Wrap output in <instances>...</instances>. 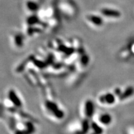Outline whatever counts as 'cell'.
<instances>
[{
    "instance_id": "13",
    "label": "cell",
    "mask_w": 134,
    "mask_h": 134,
    "mask_svg": "<svg viewBox=\"0 0 134 134\" xmlns=\"http://www.w3.org/2000/svg\"><path fill=\"white\" fill-rule=\"evenodd\" d=\"M24 124L27 129L26 131L23 132V133H31L35 131V127L31 122H26Z\"/></svg>"
},
{
    "instance_id": "21",
    "label": "cell",
    "mask_w": 134,
    "mask_h": 134,
    "mask_svg": "<svg viewBox=\"0 0 134 134\" xmlns=\"http://www.w3.org/2000/svg\"><path fill=\"white\" fill-rule=\"evenodd\" d=\"M9 120H10L9 126L11 129H12V130H14V129H16V120H15L14 117H10Z\"/></svg>"
},
{
    "instance_id": "10",
    "label": "cell",
    "mask_w": 134,
    "mask_h": 134,
    "mask_svg": "<svg viewBox=\"0 0 134 134\" xmlns=\"http://www.w3.org/2000/svg\"><path fill=\"white\" fill-rule=\"evenodd\" d=\"M58 49H59L60 51L66 53V55H67V56L71 55L72 53H74V52H75V49L73 48H68V47H66V46H63V45H60Z\"/></svg>"
},
{
    "instance_id": "5",
    "label": "cell",
    "mask_w": 134,
    "mask_h": 134,
    "mask_svg": "<svg viewBox=\"0 0 134 134\" xmlns=\"http://www.w3.org/2000/svg\"><path fill=\"white\" fill-rule=\"evenodd\" d=\"M99 100L101 103H108L112 104L115 102V96L113 94L108 93L100 96Z\"/></svg>"
},
{
    "instance_id": "2",
    "label": "cell",
    "mask_w": 134,
    "mask_h": 134,
    "mask_svg": "<svg viewBox=\"0 0 134 134\" xmlns=\"http://www.w3.org/2000/svg\"><path fill=\"white\" fill-rule=\"evenodd\" d=\"M8 97H9V100L12 102L15 106L17 107V108H21L22 103L21 100L19 99V98L17 96L16 93H15L14 90H10L9 93H8Z\"/></svg>"
},
{
    "instance_id": "16",
    "label": "cell",
    "mask_w": 134,
    "mask_h": 134,
    "mask_svg": "<svg viewBox=\"0 0 134 134\" xmlns=\"http://www.w3.org/2000/svg\"><path fill=\"white\" fill-rule=\"evenodd\" d=\"M14 42L15 43L18 47H21L23 46V38L20 35H16L14 37Z\"/></svg>"
},
{
    "instance_id": "11",
    "label": "cell",
    "mask_w": 134,
    "mask_h": 134,
    "mask_svg": "<svg viewBox=\"0 0 134 134\" xmlns=\"http://www.w3.org/2000/svg\"><path fill=\"white\" fill-rule=\"evenodd\" d=\"M27 7L31 11H37L38 9V5L37 3L32 1H29L27 2Z\"/></svg>"
},
{
    "instance_id": "17",
    "label": "cell",
    "mask_w": 134,
    "mask_h": 134,
    "mask_svg": "<svg viewBox=\"0 0 134 134\" xmlns=\"http://www.w3.org/2000/svg\"><path fill=\"white\" fill-rule=\"evenodd\" d=\"M90 129V124L87 119H85L82 122V131L83 133H86Z\"/></svg>"
},
{
    "instance_id": "4",
    "label": "cell",
    "mask_w": 134,
    "mask_h": 134,
    "mask_svg": "<svg viewBox=\"0 0 134 134\" xmlns=\"http://www.w3.org/2000/svg\"><path fill=\"white\" fill-rule=\"evenodd\" d=\"M94 111V104L91 100H88L85 104V114L88 118L93 116Z\"/></svg>"
},
{
    "instance_id": "22",
    "label": "cell",
    "mask_w": 134,
    "mask_h": 134,
    "mask_svg": "<svg viewBox=\"0 0 134 134\" xmlns=\"http://www.w3.org/2000/svg\"><path fill=\"white\" fill-rule=\"evenodd\" d=\"M115 94H117V96H119L122 93L121 91H120V89H119V88H117V89H116V90H115Z\"/></svg>"
},
{
    "instance_id": "12",
    "label": "cell",
    "mask_w": 134,
    "mask_h": 134,
    "mask_svg": "<svg viewBox=\"0 0 134 134\" xmlns=\"http://www.w3.org/2000/svg\"><path fill=\"white\" fill-rule=\"evenodd\" d=\"M16 113L18 114H19V115H20V116L23 117V118L31 120V121H32V122H37V120L36 119H34L33 117H32L31 115L28 114H27L26 113H24V112H23V110L18 109V110H17Z\"/></svg>"
},
{
    "instance_id": "19",
    "label": "cell",
    "mask_w": 134,
    "mask_h": 134,
    "mask_svg": "<svg viewBox=\"0 0 134 134\" xmlns=\"http://www.w3.org/2000/svg\"><path fill=\"white\" fill-rule=\"evenodd\" d=\"M81 62L83 66H86L89 63V57L86 54H83L81 58Z\"/></svg>"
},
{
    "instance_id": "1",
    "label": "cell",
    "mask_w": 134,
    "mask_h": 134,
    "mask_svg": "<svg viewBox=\"0 0 134 134\" xmlns=\"http://www.w3.org/2000/svg\"><path fill=\"white\" fill-rule=\"evenodd\" d=\"M46 108L48 109V110H50L57 118L62 119L64 117L63 112L58 109V106L55 103L50 101V100H47L46 102Z\"/></svg>"
},
{
    "instance_id": "15",
    "label": "cell",
    "mask_w": 134,
    "mask_h": 134,
    "mask_svg": "<svg viewBox=\"0 0 134 134\" xmlns=\"http://www.w3.org/2000/svg\"><path fill=\"white\" fill-rule=\"evenodd\" d=\"M91 127L93 129L95 133H103V129L100 127L99 125H98L96 122H92L91 123Z\"/></svg>"
},
{
    "instance_id": "9",
    "label": "cell",
    "mask_w": 134,
    "mask_h": 134,
    "mask_svg": "<svg viewBox=\"0 0 134 134\" xmlns=\"http://www.w3.org/2000/svg\"><path fill=\"white\" fill-rule=\"evenodd\" d=\"M99 121L101 122L102 124L105 125H108L109 124H110L112 121V117L110 115L107 114H103L99 118Z\"/></svg>"
},
{
    "instance_id": "3",
    "label": "cell",
    "mask_w": 134,
    "mask_h": 134,
    "mask_svg": "<svg viewBox=\"0 0 134 134\" xmlns=\"http://www.w3.org/2000/svg\"><path fill=\"white\" fill-rule=\"evenodd\" d=\"M101 13L104 16L107 17H110V18H119L121 16V14L119 11H116V10L110 9H102Z\"/></svg>"
},
{
    "instance_id": "23",
    "label": "cell",
    "mask_w": 134,
    "mask_h": 134,
    "mask_svg": "<svg viewBox=\"0 0 134 134\" xmlns=\"http://www.w3.org/2000/svg\"><path fill=\"white\" fill-rule=\"evenodd\" d=\"M62 66V64L61 63H57V64H55L54 65V68H60Z\"/></svg>"
},
{
    "instance_id": "20",
    "label": "cell",
    "mask_w": 134,
    "mask_h": 134,
    "mask_svg": "<svg viewBox=\"0 0 134 134\" xmlns=\"http://www.w3.org/2000/svg\"><path fill=\"white\" fill-rule=\"evenodd\" d=\"M41 32V29H37V28H32V27H29L27 31L28 34H29V36H32V35L34 32Z\"/></svg>"
},
{
    "instance_id": "8",
    "label": "cell",
    "mask_w": 134,
    "mask_h": 134,
    "mask_svg": "<svg viewBox=\"0 0 134 134\" xmlns=\"http://www.w3.org/2000/svg\"><path fill=\"white\" fill-rule=\"evenodd\" d=\"M88 19L90 21H91L92 23L95 24L96 26H101L103 23V19L100 17L93 16V15H90L88 17Z\"/></svg>"
},
{
    "instance_id": "6",
    "label": "cell",
    "mask_w": 134,
    "mask_h": 134,
    "mask_svg": "<svg viewBox=\"0 0 134 134\" xmlns=\"http://www.w3.org/2000/svg\"><path fill=\"white\" fill-rule=\"evenodd\" d=\"M34 58H35V56L33 55H30V56L28 57L26 60H24V61H23V62L19 65V66L17 67L16 70V72H18V73H21V72H23L25 68L26 67L27 63L31 61L32 62V60L34 59Z\"/></svg>"
},
{
    "instance_id": "14",
    "label": "cell",
    "mask_w": 134,
    "mask_h": 134,
    "mask_svg": "<svg viewBox=\"0 0 134 134\" xmlns=\"http://www.w3.org/2000/svg\"><path fill=\"white\" fill-rule=\"evenodd\" d=\"M27 23L29 26H32V25L38 24L40 23V20L36 16H30L27 19Z\"/></svg>"
},
{
    "instance_id": "18",
    "label": "cell",
    "mask_w": 134,
    "mask_h": 134,
    "mask_svg": "<svg viewBox=\"0 0 134 134\" xmlns=\"http://www.w3.org/2000/svg\"><path fill=\"white\" fill-rule=\"evenodd\" d=\"M32 62L36 66H37L38 68H45V67H46L47 65L46 63L40 61V60H36V58H34V59L32 60Z\"/></svg>"
},
{
    "instance_id": "7",
    "label": "cell",
    "mask_w": 134,
    "mask_h": 134,
    "mask_svg": "<svg viewBox=\"0 0 134 134\" xmlns=\"http://www.w3.org/2000/svg\"><path fill=\"white\" fill-rule=\"evenodd\" d=\"M134 94V88L132 86H129L126 88L123 93H121V94L119 96L120 100H123L126 99L127 98L132 96Z\"/></svg>"
}]
</instances>
